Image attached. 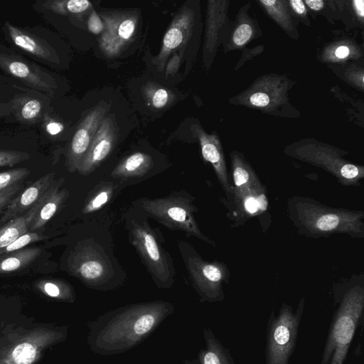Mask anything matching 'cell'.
<instances>
[{
    "label": "cell",
    "mask_w": 364,
    "mask_h": 364,
    "mask_svg": "<svg viewBox=\"0 0 364 364\" xmlns=\"http://www.w3.org/2000/svg\"><path fill=\"white\" fill-rule=\"evenodd\" d=\"M174 310L170 303L153 301L110 311L87 324V343L97 354L123 353L151 336Z\"/></svg>",
    "instance_id": "cell-1"
},
{
    "label": "cell",
    "mask_w": 364,
    "mask_h": 364,
    "mask_svg": "<svg viewBox=\"0 0 364 364\" xmlns=\"http://www.w3.org/2000/svg\"><path fill=\"white\" fill-rule=\"evenodd\" d=\"M289 215L299 235L312 238L347 235L364 238V212L333 208L306 197H293L288 202Z\"/></svg>",
    "instance_id": "cell-2"
},
{
    "label": "cell",
    "mask_w": 364,
    "mask_h": 364,
    "mask_svg": "<svg viewBox=\"0 0 364 364\" xmlns=\"http://www.w3.org/2000/svg\"><path fill=\"white\" fill-rule=\"evenodd\" d=\"M338 308L329 330L321 364H344L364 308L363 277L352 278L334 292Z\"/></svg>",
    "instance_id": "cell-3"
},
{
    "label": "cell",
    "mask_w": 364,
    "mask_h": 364,
    "mask_svg": "<svg viewBox=\"0 0 364 364\" xmlns=\"http://www.w3.org/2000/svg\"><path fill=\"white\" fill-rule=\"evenodd\" d=\"M194 200L195 198L186 192H174L165 198H143L137 203L147 215L166 228L184 232L188 237L198 238L216 247L214 241L200 229L195 217L198 210L194 205Z\"/></svg>",
    "instance_id": "cell-4"
},
{
    "label": "cell",
    "mask_w": 364,
    "mask_h": 364,
    "mask_svg": "<svg viewBox=\"0 0 364 364\" xmlns=\"http://www.w3.org/2000/svg\"><path fill=\"white\" fill-rule=\"evenodd\" d=\"M130 241L160 289H171L175 281L173 260L164 248L156 229L147 220L133 219L128 224Z\"/></svg>",
    "instance_id": "cell-5"
},
{
    "label": "cell",
    "mask_w": 364,
    "mask_h": 364,
    "mask_svg": "<svg viewBox=\"0 0 364 364\" xmlns=\"http://www.w3.org/2000/svg\"><path fill=\"white\" fill-rule=\"evenodd\" d=\"M178 246L201 302L223 301L225 298L224 285L229 283L231 276L228 266L218 260H205L187 241H179Z\"/></svg>",
    "instance_id": "cell-6"
},
{
    "label": "cell",
    "mask_w": 364,
    "mask_h": 364,
    "mask_svg": "<svg viewBox=\"0 0 364 364\" xmlns=\"http://www.w3.org/2000/svg\"><path fill=\"white\" fill-rule=\"evenodd\" d=\"M68 267L73 277L90 289H113L115 273L111 261L95 242L87 240L78 243L68 259Z\"/></svg>",
    "instance_id": "cell-7"
},
{
    "label": "cell",
    "mask_w": 364,
    "mask_h": 364,
    "mask_svg": "<svg viewBox=\"0 0 364 364\" xmlns=\"http://www.w3.org/2000/svg\"><path fill=\"white\" fill-rule=\"evenodd\" d=\"M304 309L305 300L302 299L296 313L291 306L284 304L277 317L271 314L267 334V364H289Z\"/></svg>",
    "instance_id": "cell-8"
},
{
    "label": "cell",
    "mask_w": 364,
    "mask_h": 364,
    "mask_svg": "<svg viewBox=\"0 0 364 364\" xmlns=\"http://www.w3.org/2000/svg\"><path fill=\"white\" fill-rule=\"evenodd\" d=\"M299 160L322 168L344 186L358 187L364 178V167L344 159L341 151L315 144L298 145L286 152Z\"/></svg>",
    "instance_id": "cell-9"
},
{
    "label": "cell",
    "mask_w": 364,
    "mask_h": 364,
    "mask_svg": "<svg viewBox=\"0 0 364 364\" xmlns=\"http://www.w3.org/2000/svg\"><path fill=\"white\" fill-rule=\"evenodd\" d=\"M105 26L99 40V48L108 58L120 56L133 41L138 25V15L134 12L102 13Z\"/></svg>",
    "instance_id": "cell-10"
},
{
    "label": "cell",
    "mask_w": 364,
    "mask_h": 364,
    "mask_svg": "<svg viewBox=\"0 0 364 364\" xmlns=\"http://www.w3.org/2000/svg\"><path fill=\"white\" fill-rule=\"evenodd\" d=\"M226 202L229 210L227 216L233 222V227L244 225L249 219L262 215L268 208L267 190L262 183L249 189L232 191Z\"/></svg>",
    "instance_id": "cell-11"
},
{
    "label": "cell",
    "mask_w": 364,
    "mask_h": 364,
    "mask_svg": "<svg viewBox=\"0 0 364 364\" xmlns=\"http://www.w3.org/2000/svg\"><path fill=\"white\" fill-rule=\"evenodd\" d=\"M0 69L29 87L49 95L56 88V83L49 73L20 56L0 52Z\"/></svg>",
    "instance_id": "cell-12"
},
{
    "label": "cell",
    "mask_w": 364,
    "mask_h": 364,
    "mask_svg": "<svg viewBox=\"0 0 364 364\" xmlns=\"http://www.w3.org/2000/svg\"><path fill=\"white\" fill-rule=\"evenodd\" d=\"M108 109V107L105 104H99L91 111L79 124L67 153L66 166L70 172L78 171L101 123L106 117Z\"/></svg>",
    "instance_id": "cell-13"
},
{
    "label": "cell",
    "mask_w": 364,
    "mask_h": 364,
    "mask_svg": "<svg viewBox=\"0 0 364 364\" xmlns=\"http://www.w3.org/2000/svg\"><path fill=\"white\" fill-rule=\"evenodd\" d=\"M117 140L114 119L111 116L105 117L77 171L83 176L94 172L111 153Z\"/></svg>",
    "instance_id": "cell-14"
},
{
    "label": "cell",
    "mask_w": 364,
    "mask_h": 364,
    "mask_svg": "<svg viewBox=\"0 0 364 364\" xmlns=\"http://www.w3.org/2000/svg\"><path fill=\"white\" fill-rule=\"evenodd\" d=\"M194 23V11L187 6L182 8L166 32L160 52L154 61L159 70H163L172 52L186 45L192 35Z\"/></svg>",
    "instance_id": "cell-15"
},
{
    "label": "cell",
    "mask_w": 364,
    "mask_h": 364,
    "mask_svg": "<svg viewBox=\"0 0 364 364\" xmlns=\"http://www.w3.org/2000/svg\"><path fill=\"white\" fill-rule=\"evenodd\" d=\"M55 174L49 173L35 181L24 192L18 194L10 205L3 216L0 225H4L16 219L34 207L54 187Z\"/></svg>",
    "instance_id": "cell-16"
},
{
    "label": "cell",
    "mask_w": 364,
    "mask_h": 364,
    "mask_svg": "<svg viewBox=\"0 0 364 364\" xmlns=\"http://www.w3.org/2000/svg\"><path fill=\"white\" fill-rule=\"evenodd\" d=\"M195 132L200 143L202 156L213 166L228 200L231 192V185L220 140L217 135L207 134L200 127H198Z\"/></svg>",
    "instance_id": "cell-17"
},
{
    "label": "cell",
    "mask_w": 364,
    "mask_h": 364,
    "mask_svg": "<svg viewBox=\"0 0 364 364\" xmlns=\"http://www.w3.org/2000/svg\"><path fill=\"white\" fill-rule=\"evenodd\" d=\"M6 28L12 42L22 50L45 61L59 63L56 50L46 40L18 27L6 22Z\"/></svg>",
    "instance_id": "cell-18"
},
{
    "label": "cell",
    "mask_w": 364,
    "mask_h": 364,
    "mask_svg": "<svg viewBox=\"0 0 364 364\" xmlns=\"http://www.w3.org/2000/svg\"><path fill=\"white\" fill-rule=\"evenodd\" d=\"M56 182L50 191L34 207L24 215L10 221L0 228V248L8 246L20 237L29 232L30 226L40 210L42 205L51 193Z\"/></svg>",
    "instance_id": "cell-19"
},
{
    "label": "cell",
    "mask_w": 364,
    "mask_h": 364,
    "mask_svg": "<svg viewBox=\"0 0 364 364\" xmlns=\"http://www.w3.org/2000/svg\"><path fill=\"white\" fill-rule=\"evenodd\" d=\"M12 114L18 121L33 125L40 122L44 115V102L30 95H16L11 102Z\"/></svg>",
    "instance_id": "cell-20"
},
{
    "label": "cell",
    "mask_w": 364,
    "mask_h": 364,
    "mask_svg": "<svg viewBox=\"0 0 364 364\" xmlns=\"http://www.w3.org/2000/svg\"><path fill=\"white\" fill-rule=\"evenodd\" d=\"M154 166L152 156L138 152L125 157L111 172L116 179L126 180L142 177L148 174Z\"/></svg>",
    "instance_id": "cell-21"
},
{
    "label": "cell",
    "mask_w": 364,
    "mask_h": 364,
    "mask_svg": "<svg viewBox=\"0 0 364 364\" xmlns=\"http://www.w3.org/2000/svg\"><path fill=\"white\" fill-rule=\"evenodd\" d=\"M61 182L57 181L51 193L42 205L30 226L29 232H35L44 227L60 210L69 196L66 189L61 190Z\"/></svg>",
    "instance_id": "cell-22"
},
{
    "label": "cell",
    "mask_w": 364,
    "mask_h": 364,
    "mask_svg": "<svg viewBox=\"0 0 364 364\" xmlns=\"http://www.w3.org/2000/svg\"><path fill=\"white\" fill-rule=\"evenodd\" d=\"M206 348L201 350L198 358L191 364H236L229 351L216 338L213 332L207 328L204 330Z\"/></svg>",
    "instance_id": "cell-23"
},
{
    "label": "cell",
    "mask_w": 364,
    "mask_h": 364,
    "mask_svg": "<svg viewBox=\"0 0 364 364\" xmlns=\"http://www.w3.org/2000/svg\"><path fill=\"white\" fill-rule=\"evenodd\" d=\"M40 248H23L0 256V274L20 270L34 262L41 254Z\"/></svg>",
    "instance_id": "cell-24"
},
{
    "label": "cell",
    "mask_w": 364,
    "mask_h": 364,
    "mask_svg": "<svg viewBox=\"0 0 364 364\" xmlns=\"http://www.w3.org/2000/svg\"><path fill=\"white\" fill-rule=\"evenodd\" d=\"M41 7L60 16L80 15L93 8L87 0H47Z\"/></svg>",
    "instance_id": "cell-25"
},
{
    "label": "cell",
    "mask_w": 364,
    "mask_h": 364,
    "mask_svg": "<svg viewBox=\"0 0 364 364\" xmlns=\"http://www.w3.org/2000/svg\"><path fill=\"white\" fill-rule=\"evenodd\" d=\"M142 94L149 106L162 110L172 104L176 97L171 90L154 83L148 82L142 88Z\"/></svg>",
    "instance_id": "cell-26"
},
{
    "label": "cell",
    "mask_w": 364,
    "mask_h": 364,
    "mask_svg": "<svg viewBox=\"0 0 364 364\" xmlns=\"http://www.w3.org/2000/svg\"><path fill=\"white\" fill-rule=\"evenodd\" d=\"M115 190L116 187L111 182H103L87 198L83 206V213L91 214L102 209L111 200Z\"/></svg>",
    "instance_id": "cell-27"
},
{
    "label": "cell",
    "mask_w": 364,
    "mask_h": 364,
    "mask_svg": "<svg viewBox=\"0 0 364 364\" xmlns=\"http://www.w3.org/2000/svg\"><path fill=\"white\" fill-rule=\"evenodd\" d=\"M40 291L50 298L73 303L75 296L71 286L62 280H43L36 284Z\"/></svg>",
    "instance_id": "cell-28"
},
{
    "label": "cell",
    "mask_w": 364,
    "mask_h": 364,
    "mask_svg": "<svg viewBox=\"0 0 364 364\" xmlns=\"http://www.w3.org/2000/svg\"><path fill=\"white\" fill-rule=\"evenodd\" d=\"M260 4L267 13L274 19L282 28L286 30H291V16L287 5L284 1L276 0H261Z\"/></svg>",
    "instance_id": "cell-29"
},
{
    "label": "cell",
    "mask_w": 364,
    "mask_h": 364,
    "mask_svg": "<svg viewBox=\"0 0 364 364\" xmlns=\"http://www.w3.org/2000/svg\"><path fill=\"white\" fill-rule=\"evenodd\" d=\"M219 6L217 2H209V12L207 18V37H206V48L208 51L211 52L214 47L217 41V30L219 28L220 14L218 13Z\"/></svg>",
    "instance_id": "cell-30"
},
{
    "label": "cell",
    "mask_w": 364,
    "mask_h": 364,
    "mask_svg": "<svg viewBox=\"0 0 364 364\" xmlns=\"http://www.w3.org/2000/svg\"><path fill=\"white\" fill-rule=\"evenodd\" d=\"M30 171L27 168H20L0 172V192L20 183L29 175Z\"/></svg>",
    "instance_id": "cell-31"
},
{
    "label": "cell",
    "mask_w": 364,
    "mask_h": 364,
    "mask_svg": "<svg viewBox=\"0 0 364 364\" xmlns=\"http://www.w3.org/2000/svg\"><path fill=\"white\" fill-rule=\"evenodd\" d=\"M271 97H273L271 91L253 90L248 96V102L253 107L265 109L278 102V99Z\"/></svg>",
    "instance_id": "cell-32"
},
{
    "label": "cell",
    "mask_w": 364,
    "mask_h": 364,
    "mask_svg": "<svg viewBox=\"0 0 364 364\" xmlns=\"http://www.w3.org/2000/svg\"><path fill=\"white\" fill-rule=\"evenodd\" d=\"M42 239V238L40 234L35 232H28L8 246L0 248V256L23 249L27 245L40 241Z\"/></svg>",
    "instance_id": "cell-33"
},
{
    "label": "cell",
    "mask_w": 364,
    "mask_h": 364,
    "mask_svg": "<svg viewBox=\"0 0 364 364\" xmlns=\"http://www.w3.org/2000/svg\"><path fill=\"white\" fill-rule=\"evenodd\" d=\"M30 159V155L24 152L0 150V167L14 166Z\"/></svg>",
    "instance_id": "cell-34"
},
{
    "label": "cell",
    "mask_w": 364,
    "mask_h": 364,
    "mask_svg": "<svg viewBox=\"0 0 364 364\" xmlns=\"http://www.w3.org/2000/svg\"><path fill=\"white\" fill-rule=\"evenodd\" d=\"M24 189L23 182L0 192V211L8 207L12 200Z\"/></svg>",
    "instance_id": "cell-35"
},
{
    "label": "cell",
    "mask_w": 364,
    "mask_h": 364,
    "mask_svg": "<svg viewBox=\"0 0 364 364\" xmlns=\"http://www.w3.org/2000/svg\"><path fill=\"white\" fill-rule=\"evenodd\" d=\"M253 28L248 24L241 25L235 31L233 42L236 46H244L252 37Z\"/></svg>",
    "instance_id": "cell-36"
},
{
    "label": "cell",
    "mask_w": 364,
    "mask_h": 364,
    "mask_svg": "<svg viewBox=\"0 0 364 364\" xmlns=\"http://www.w3.org/2000/svg\"><path fill=\"white\" fill-rule=\"evenodd\" d=\"M42 120L45 132L51 136H56L64 130L63 123L57 120L51 119L49 115H46V114H44Z\"/></svg>",
    "instance_id": "cell-37"
},
{
    "label": "cell",
    "mask_w": 364,
    "mask_h": 364,
    "mask_svg": "<svg viewBox=\"0 0 364 364\" xmlns=\"http://www.w3.org/2000/svg\"><path fill=\"white\" fill-rule=\"evenodd\" d=\"M87 29L94 35L102 34L105 26L103 20L95 11L90 13L87 20Z\"/></svg>",
    "instance_id": "cell-38"
},
{
    "label": "cell",
    "mask_w": 364,
    "mask_h": 364,
    "mask_svg": "<svg viewBox=\"0 0 364 364\" xmlns=\"http://www.w3.org/2000/svg\"><path fill=\"white\" fill-rule=\"evenodd\" d=\"M289 4L296 14L301 16H306L307 9L303 1H301V0H291Z\"/></svg>",
    "instance_id": "cell-39"
},
{
    "label": "cell",
    "mask_w": 364,
    "mask_h": 364,
    "mask_svg": "<svg viewBox=\"0 0 364 364\" xmlns=\"http://www.w3.org/2000/svg\"><path fill=\"white\" fill-rule=\"evenodd\" d=\"M304 3L314 11H320L324 6L322 0H306Z\"/></svg>",
    "instance_id": "cell-40"
},
{
    "label": "cell",
    "mask_w": 364,
    "mask_h": 364,
    "mask_svg": "<svg viewBox=\"0 0 364 364\" xmlns=\"http://www.w3.org/2000/svg\"><path fill=\"white\" fill-rule=\"evenodd\" d=\"M352 4L357 16L363 20L364 17L363 0H354Z\"/></svg>",
    "instance_id": "cell-41"
},
{
    "label": "cell",
    "mask_w": 364,
    "mask_h": 364,
    "mask_svg": "<svg viewBox=\"0 0 364 364\" xmlns=\"http://www.w3.org/2000/svg\"><path fill=\"white\" fill-rule=\"evenodd\" d=\"M334 54L337 59H344L349 56L350 49L348 47L340 46L335 50Z\"/></svg>",
    "instance_id": "cell-42"
},
{
    "label": "cell",
    "mask_w": 364,
    "mask_h": 364,
    "mask_svg": "<svg viewBox=\"0 0 364 364\" xmlns=\"http://www.w3.org/2000/svg\"><path fill=\"white\" fill-rule=\"evenodd\" d=\"M180 62V58L177 54H175L174 58H172L169 62V66H167L166 74L174 73L178 67V63Z\"/></svg>",
    "instance_id": "cell-43"
},
{
    "label": "cell",
    "mask_w": 364,
    "mask_h": 364,
    "mask_svg": "<svg viewBox=\"0 0 364 364\" xmlns=\"http://www.w3.org/2000/svg\"><path fill=\"white\" fill-rule=\"evenodd\" d=\"M12 114V106L11 102H0V118L8 116Z\"/></svg>",
    "instance_id": "cell-44"
}]
</instances>
